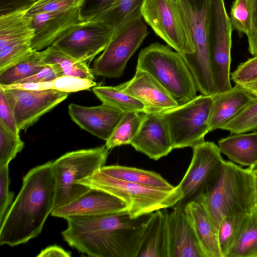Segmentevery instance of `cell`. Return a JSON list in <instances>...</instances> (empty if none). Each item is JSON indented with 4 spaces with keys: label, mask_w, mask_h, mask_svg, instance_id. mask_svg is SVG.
Segmentation results:
<instances>
[{
    "label": "cell",
    "mask_w": 257,
    "mask_h": 257,
    "mask_svg": "<svg viewBox=\"0 0 257 257\" xmlns=\"http://www.w3.org/2000/svg\"><path fill=\"white\" fill-rule=\"evenodd\" d=\"M152 213L133 218L127 210L66 218L64 240L93 257H137Z\"/></svg>",
    "instance_id": "1"
},
{
    "label": "cell",
    "mask_w": 257,
    "mask_h": 257,
    "mask_svg": "<svg viewBox=\"0 0 257 257\" xmlns=\"http://www.w3.org/2000/svg\"><path fill=\"white\" fill-rule=\"evenodd\" d=\"M52 161L31 169L0 224V244L17 246L39 236L53 210Z\"/></svg>",
    "instance_id": "2"
},
{
    "label": "cell",
    "mask_w": 257,
    "mask_h": 257,
    "mask_svg": "<svg viewBox=\"0 0 257 257\" xmlns=\"http://www.w3.org/2000/svg\"><path fill=\"white\" fill-rule=\"evenodd\" d=\"M196 201L203 207L217 233L227 216L250 213L256 206L252 171L224 160L203 187Z\"/></svg>",
    "instance_id": "3"
},
{
    "label": "cell",
    "mask_w": 257,
    "mask_h": 257,
    "mask_svg": "<svg viewBox=\"0 0 257 257\" xmlns=\"http://www.w3.org/2000/svg\"><path fill=\"white\" fill-rule=\"evenodd\" d=\"M77 184L103 191L120 199L133 218L172 208L183 196L178 185L171 189L142 185L112 178L98 170L80 180Z\"/></svg>",
    "instance_id": "4"
},
{
    "label": "cell",
    "mask_w": 257,
    "mask_h": 257,
    "mask_svg": "<svg viewBox=\"0 0 257 257\" xmlns=\"http://www.w3.org/2000/svg\"><path fill=\"white\" fill-rule=\"evenodd\" d=\"M136 68L151 74L179 105L197 96L194 77L184 59L169 46L156 42L142 49L138 56Z\"/></svg>",
    "instance_id": "5"
},
{
    "label": "cell",
    "mask_w": 257,
    "mask_h": 257,
    "mask_svg": "<svg viewBox=\"0 0 257 257\" xmlns=\"http://www.w3.org/2000/svg\"><path fill=\"white\" fill-rule=\"evenodd\" d=\"M108 154L109 150L103 145L67 152L52 162L53 210L74 201L90 189L77 182L104 166Z\"/></svg>",
    "instance_id": "6"
},
{
    "label": "cell",
    "mask_w": 257,
    "mask_h": 257,
    "mask_svg": "<svg viewBox=\"0 0 257 257\" xmlns=\"http://www.w3.org/2000/svg\"><path fill=\"white\" fill-rule=\"evenodd\" d=\"M210 0H176L192 38L194 52L182 55L201 94H213L207 40Z\"/></svg>",
    "instance_id": "7"
},
{
    "label": "cell",
    "mask_w": 257,
    "mask_h": 257,
    "mask_svg": "<svg viewBox=\"0 0 257 257\" xmlns=\"http://www.w3.org/2000/svg\"><path fill=\"white\" fill-rule=\"evenodd\" d=\"M141 7L115 29L109 43L93 62L94 75L109 78H118L123 75L128 60L149 33L142 20Z\"/></svg>",
    "instance_id": "8"
},
{
    "label": "cell",
    "mask_w": 257,
    "mask_h": 257,
    "mask_svg": "<svg viewBox=\"0 0 257 257\" xmlns=\"http://www.w3.org/2000/svg\"><path fill=\"white\" fill-rule=\"evenodd\" d=\"M212 102V95L201 94L161 112L173 149L193 148L205 141Z\"/></svg>",
    "instance_id": "9"
},
{
    "label": "cell",
    "mask_w": 257,
    "mask_h": 257,
    "mask_svg": "<svg viewBox=\"0 0 257 257\" xmlns=\"http://www.w3.org/2000/svg\"><path fill=\"white\" fill-rule=\"evenodd\" d=\"M141 14L155 33L181 55L195 49L192 38L176 0H144Z\"/></svg>",
    "instance_id": "10"
},
{
    "label": "cell",
    "mask_w": 257,
    "mask_h": 257,
    "mask_svg": "<svg viewBox=\"0 0 257 257\" xmlns=\"http://www.w3.org/2000/svg\"><path fill=\"white\" fill-rule=\"evenodd\" d=\"M115 29L92 20L72 26L52 45L76 59L91 61L111 40Z\"/></svg>",
    "instance_id": "11"
},
{
    "label": "cell",
    "mask_w": 257,
    "mask_h": 257,
    "mask_svg": "<svg viewBox=\"0 0 257 257\" xmlns=\"http://www.w3.org/2000/svg\"><path fill=\"white\" fill-rule=\"evenodd\" d=\"M192 158L184 176L177 185L183 196L172 208L183 209L196 201L203 187L224 160L218 145L204 141L193 147Z\"/></svg>",
    "instance_id": "12"
},
{
    "label": "cell",
    "mask_w": 257,
    "mask_h": 257,
    "mask_svg": "<svg viewBox=\"0 0 257 257\" xmlns=\"http://www.w3.org/2000/svg\"><path fill=\"white\" fill-rule=\"evenodd\" d=\"M4 91L20 131L27 130L69 95V93L55 89H9Z\"/></svg>",
    "instance_id": "13"
},
{
    "label": "cell",
    "mask_w": 257,
    "mask_h": 257,
    "mask_svg": "<svg viewBox=\"0 0 257 257\" xmlns=\"http://www.w3.org/2000/svg\"><path fill=\"white\" fill-rule=\"evenodd\" d=\"M232 30L224 0H210L207 40L210 63L216 69L230 66Z\"/></svg>",
    "instance_id": "14"
},
{
    "label": "cell",
    "mask_w": 257,
    "mask_h": 257,
    "mask_svg": "<svg viewBox=\"0 0 257 257\" xmlns=\"http://www.w3.org/2000/svg\"><path fill=\"white\" fill-rule=\"evenodd\" d=\"M117 87L141 102L146 113H160L179 105L151 74L140 68L132 79Z\"/></svg>",
    "instance_id": "15"
},
{
    "label": "cell",
    "mask_w": 257,
    "mask_h": 257,
    "mask_svg": "<svg viewBox=\"0 0 257 257\" xmlns=\"http://www.w3.org/2000/svg\"><path fill=\"white\" fill-rule=\"evenodd\" d=\"M131 145L150 159L158 160L173 150L167 123L160 113H143L140 128Z\"/></svg>",
    "instance_id": "16"
},
{
    "label": "cell",
    "mask_w": 257,
    "mask_h": 257,
    "mask_svg": "<svg viewBox=\"0 0 257 257\" xmlns=\"http://www.w3.org/2000/svg\"><path fill=\"white\" fill-rule=\"evenodd\" d=\"M68 113L73 121L81 128L106 141L124 112L103 103L94 106H84L71 103L68 106Z\"/></svg>",
    "instance_id": "17"
},
{
    "label": "cell",
    "mask_w": 257,
    "mask_h": 257,
    "mask_svg": "<svg viewBox=\"0 0 257 257\" xmlns=\"http://www.w3.org/2000/svg\"><path fill=\"white\" fill-rule=\"evenodd\" d=\"M29 16L34 30L32 48L38 51L51 46L72 26L81 22L79 8Z\"/></svg>",
    "instance_id": "18"
},
{
    "label": "cell",
    "mask_w": 257,
    "mask_h": 257,
    "mask_svg": "<svg viewBox=\"0 0 257 257\" xmlns=\"http://www.w3.org/2000/svg\"><path fill=\"white\" fill-rule=\"evenodd\" d=\"M165 211L168 257H204L183 209Z\"/></svg>",
    "instance_id": "19"
},
{
    "label": "cell",
    "mask_w": 257,
    "mask_h": 257,
    "mask_svg": "<svg viewBox=\"0 0 257 257\" xmlns=\"http://www.w3.org/2000/svg\"><path fill=\"white\" fill-rule=\"evenodd\" d=\"M127 210L126 204L116 197L90 188L85 193L65 205L53 210V216L65 219L75 216H93Z\"/></svg>",
    "instance_id": "20"
},
{
    "label": "cell",
    "mask_w": 257,
    "mask_h": 257,
    "mask_svg": "<svg viewBox=\"0 0 257 257\" xmlns=\"http://www.w3.org/2000/svg\"><path fill=\"white\" fill-rule=\"evenodd\" d=\"M213 102L209 119V131L221 129L256 97L241 85L212 95Z\"/></svg>",
    "instance_id": "21"
},
{
    "label": "cell",
    "mask_w": 257,
    "mask_h": 257,
    "mask_svg": "<svg viewBox=\"0 0 257 257\" xmlns=\"http://www.w3.org/2000/svg\"><path fill=\"white\" fill-rule=\"evenodd\" d=\"M184 210L204 257H222L217 231L203 207L194 201L188 203Z\"/></svg>",
    "instance_id": "22"
},
{
    "label": "cell",
    "mask_w": 257,
    "mask_h": 257,
    "mask_svg": "<svg viewBox=\"0 0 257 257\" xmlns=\"http://www.w3.org/2000/svg\"><path fill=\"white\" fill-rule=\"evenodd\" d=\"M152 213L143 234L137 257H168V238L165 211Z\"/></svg>",
    "instance_id": "23"
},
{
    "label": "cell",
    "mask_w": 257,
    "mask_h": 257,
    "mask_svg": "<svg viewBox=\"0 0 257 257\" xmlns=\"http://www.w3.org/2000/svg\"><path fill=\"white\" fill-rule=\"evenodd\" d=\"M221 153L240 166L251 167L257 163V132L232 134L218 141Z\"/></svg>",
    "instance_id": "24"
},
{
    "label": "cell",
    "mask_w": 257,
    "mask_h": 257,
    "mask_svg": "<svg viewBox=\"0 0 257 257\" xmlns=\"http://www.w3.org/2000/svg\"><path fill=\"white\" fill-rule=\"evenodd\" d=\"M98 170L112 178L142 185L165 189L175 187L160 174L151 171L119 165L104 166Z\"/></svg>",
    "instance_id": "25"
},
{
    "label": "cell",
    "mask_w": 257,
    "mask_h": 257,
    "mask_svg": "<svg viewBox=\"0 0 257 257\" xmlns=\"http://www.w3.org/2000/svg\"><path fill=\"white\" fill-rule=\"evenodd\" d=\"M43 61L46 64H57L63 75H71L82 78L94 80L92 69L87 62L81 61L52 45L41 51Z\"/></svg>",
    "instance_id": "26"
},
{
    "label": "cell",
    "mask_w": 257,
    "mask_h": 257,
    "mask_svg": "<svg viewBox=\"0 0 257 257\" xmlns=\"http://www.w3.org/2000/svg\"><path fill=\"white\" fill-rule=\"evenodd\" d=\"M227 257H257V206L248 214Z\"/></svg>",
    "instance_id": "27"
},
{
    "label": "cell",
    "mask_w": 257,
    "mask_h": 257,
    "mask_svg": "<svg viewBox=\"0 0 257 257\" xmlns=\"http://www.w3.org/2000/svg\"><path fill=\"white\" fill-rule=\"evenodd\" d=\"M92 91L103 103L113 106L124 112L145 111L144 104L130 94L119 89L117 86H95Z\"/></svg>",
    "instance_id": "28"
},
{
    "label": "cell",
    "mask_w": 257,
    "mask_h": 257,
    "mask_svg": "<svg viewBox=\"0 0 257 257\" xmlns=\"http://www.w3.org/2000/svg\"><path fill=\"white\" fill-rule=\"evenodd\" d=\"M143 118V113L124 112L105 146L110 150L122 145H131L138 133Z\"/></svg>",
    "instance_id": "29"
},
{
    "label": "cell",
    "mask_w": 257,
    "mask_h": 257,
    "mask_svg": "<svg viewBox=\"0 0 257 257\" xmlns=\"http://www.w3.org/2000/svg\"><path fill=\"white\" fill-rule=\"evenodd\" d=\"M47 64L43 61L41 51H34L29 56L10 67L0 72V85H10L32 76Z\"/></svg>",
    "instance_id": "30"
},
{
    "label": "cell",
    "mask_w": 257,
    "mask_h": 257,
    "mask_svg": "<svg viewBox=\"0 0 257 257\" xmlns=\"http://www.w3.org/2000/svg\"><path fill=\"white\" fill-rule=\"evenodd\" d=\"M249 214H236L223 219L217 232L222 257H227Z\"/></svg>",
    "instance_id": "31"
},
{
    "label": "cell",
    "mask_w": 257,
    "mask_h": 257,
    "mask_svg": "<svg viewBox=\"0 0 257 257\" xmlns=\"http://www.w3.org/2000/svg\"><path fill=\"white\" fill-rule=\"evenodd\" d=\"M144 0H115L111 7L94 20L115 29L136 9L142 7Z\"/></svg>",
    "instance_id": "32"
},
{
    "label": "cell",
    "mask_w": 257,
    "mask_h": 257,
    "mask_svg": "<svg viewBox=\"0 0 257 257\" xmlns=\"http://www.w3.org/2000/svg\"><path fill=\"white\" fill-rule=\"evenodd\" d=\"M221 130L228 131L230 134L245 133L256 130L257 97L223 125Z\"/></svg>",
    "instance_id": "33"
},
{
    "label": "cell",
    "mask_w": 257,
    "mask_h": 257,
    "mask_svg": "<svg viewBox=\"0 0 257 257\" xmlns=\"http://www.w3.org/2000/svg\"><path fill=\"white\" fill-rule=\"evenodd\" d=\"M24 147L20 134L14 133L0 121V168L9 165Z\"/></svg>",
    "instance_id": "34"
},
{
    "label": "cell",
    "mask_w": 257,
    "mask_h": 257,
    "mask_svg": "<svg viewBox=\"0 0 257 257\" xmlns=\"http://www.w3.org/2000/svg\"><path fill=\"white\" fill-rule=\"evenodd\" d=\"M229 17L233 30L247 36L251 28L250 0H234Z\"/></svg>",
    "instance_id": "35"
},
{
    "label": "cell",
    "mask_w": 257,
    "mask_h": 257,
    "mask_svg": "<svg viewBox=\"0 0 257 257\" xmlns=\"http://www.w3.org/2000/svg\"><path fill=\"white\" fill-rule=\"evenodd\" d=\"M83 0H37L29 9L27 15L51 13L79 8Z\"/></svg>",
    "instance_id": "36"
},
{
    "label": "cell",
    "mask_w": 257,
    "mask_h": 257,
    "mask_svg": "<svg viewBox=\"0 0 257 257\" xmlns=\"http://www.w3.org/2000/svg\"><path fill=\"white\" fill-rule=\"evenodd\" d=\"M53 89L70 93L88 89L96 85L94 80L63 75L52 80Z\"/></svg>",
    "instance_id": "37"
},
{
    "label": "cell",
    "mask_w": 257,
    "mask_h": 257,
    "mask_svg": "<svg viewBox=\"0 0 257 257\" xmlns=\"http://www.w3.org/2000/svg\"><path fill=\"white\" fill-rule=\"evenodd\" d=\"M115 0H83L79 8L81 22H86L97 18L112 5Z\"/></svg>",
    "instance_id": "38"
},
{
    "label": "cell",
    "mask_w": 257,
    "mask_h": 257,
    "mask_svg": "<svg viewBox=\"0 0 257 257\" xmlns=\"http://www.w3.org/2000/svg\"><path fill=\"white\" fill-rule=\"evenodd\" d=\"M230 75L235 84L242 85L256 79L257 56L240 63Z\"/></svg>",
    "instance_id": "39"
},
{
    "label": "cell",
    "mask_w": 257,
    "mask_h": 257,
    "mask_svg": "<svg viewBox=\"0 0 257 257\" xmlns=\"http://www.w3.org/2000/svg\"><path fill=\"white\" fill-rule=\"evenodd\" d=\"M9 165L0 168V224L12 204L14 193L9 190Z\"/></svg>",
    "instance_id": "40"
},
{
    "label": "cell",
    "mask_w": 257,
    "mask_h": 257,
    "mask_svg": "<svg viewBox=\"0 0 257 257\" xmlns=\"http://www.w3.org/2000/svg\"><path fill=\"white\" fill-rule=\"evenodd\" d=\"M0 121L12 132L20 134L13 109L5 91L0 88Z\"/></svg>",
    "instance_id": "41"
},
{
    "label": "cell",
    "mask_w": 257,
    "mask_h": 257,
    "mask_svg": "<svg viewBox=\"0 0 257 257\" xmlns=\"http://www.w3.org/2000/svg\"><path fill=\"white\" fill-rule=\"evenodd\" d=\"M251 28L247 36L248 51L253 56H257V0H250Z\"/></svg>",
    "instance_id": "42"
},
{
    "label": "cell",
    "mask_w": 257,
    "mask_h": 257,
    "mask_svg": "<svg viewBox=\"0 0 257 257\" xmlns=\"http://www.w3.org/2000/svg\"><path fill=\"white\" fill-rule=\"evenodd\" d=\"M36 1L0 0V16L19 10H28Z\"/></svg>",
    "instance_id": "43"
},
{
    "label": "cell",
    "mask_w": 257,
    "mask_h": 257,
    "mask_svg": "<svg viewBox=\"0 0 257 257\" xmlns=\"http://www.w3.org/2000/svg\"><path fill=\"white\" fill-rule=\"evenodd\" d=\"M71 252L67 251L62 247L57 245H51L42 250L37 255L38 257L62 256L69 257Z\"/></svg>",
    "instance_id": "44"
},
{
    "label": "cell",
    "mask_w": 257,
    "mask_h": 257,
    "mask_svg": "<svg viewBox=\"0 0 257 257\" xmlns=\"http://www.w3.org/2000/svg\"><path fill=\"white\" fill-rule=\"evenodd\" d=\"M241 85L249 91L252 95L257 97V79Z\"/></svg>",
    "instance_id": "45"
},
{
    "label": "cell",
    "mask_w": 257,
    "mask_h": 257,
    "mask_svg": "<svg viewBox=\"0 0 257 257\" xmlns=\"http://www.w3.org/2000/svg\"><path fill=\"white\" fill-rule=\"evenodd\" d=\"M253 174L254 178L255 197H256V205L257 206V171L251 170Z\"/></svg>",
    "instance_id": "46"
},
{
    "label": "cell",
    "mask_w": 257,
    "mask_h": 257,
    "mask_svg": "<svg viewBox=\"0 0 257 257\" xmlns=\"http://www.w3.org/2000/svg\"><path fill=\"white\" fill-rule=\"evenodd\" d=\"M247 168H248L251 170L257 171V163H256L254 165H253L251 167H247Z\"/></svg>",
    "instance_id": "47"
}]
</instances>
